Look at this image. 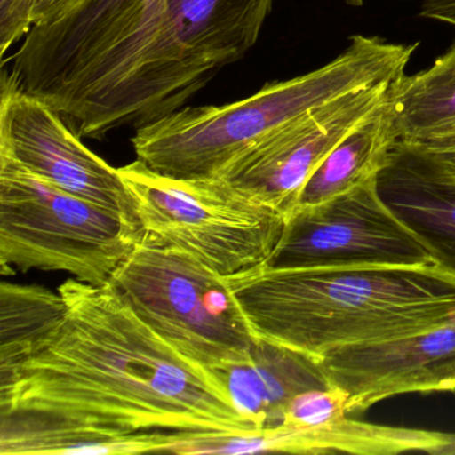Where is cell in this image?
<instances>
[{"instance_id":"6","label":"cell","mask_w":455,"mask_h":455,"mask_svg":"<svg viewBox=\"0 0 455 455\" xmlns=\"http://www.w3.org/2000/svg\"><path fill=\"white\" fill-rule=\"evenodd\" d=\"M143 234L198 259L220 276L265 265L286 215L218 178L169 177L137 159L119 167Z\"/></svg>"},{"instance_id":"21","label":"cell","mask_w":455,"mask_h":455,"mask_svg":"<svg viewBox=\"0 0 455 455\" xmlns=\"http://www.w3.org/2000/svg\"><path fill=\"white\" fill-rule=\"evenodd\" d=\"M90 0H36L33 28L54 25L86 6Z\"/></svg>"},{"instance_id":"22","label":"cell","mask_w":455,"mask_h":455,"mask_svg":"<svg viewBox=\"0 0 455 455\" xmlns=\"http://www.w3.org/2000/svg\"><path fill=\"white\" fill-rule=\"evenodd\" d=\"M420 17L455 28V0H425Z\"/></svg>"},{"instance_id":"11","label":"cell","mask_w":455,"mask_h":455,"mask_svg":"<svg viewBox=\"0 0 455 455\" xmlns=\"http://www.w3.org/2000/svg\"><path fill=\"white\" fill-rule=\"evenodd\" d=\"M62 116L4 73L0 154L74 196L137 218L118 169L87 148Z\"/></svg>"},{"instance_id":"7","label":"cell","mask_w":455,"mask_h":455,"mask_svg":"<svg viewBox=\"0 0 455 455\" xmlns=\"http://www.w3.org/2000/svg\"><path fill=\"white\" fill-rule=\"evenodd\" d=\"M108 283L180 355L206 370L243 363L257 337L222 276L143 234Z\"/></svg>"},{"instance_id":"19","label":"cell","mask_w":455,"mask_h":455,"mask_svg":"<svg viewBox=\"0 0 455 455\" xmlns=\"http://www.w3.org/2000/svg\"><path fill=\"white\" fill-rule=\"evenodd\" d=\"M345 393L339 388H314L298 394L287 407L281 426L289 427L313 428L330 425L346 417Z\"/></svg>"},{"instance_id":"8","label":"cell","mask_w":455,"mask_h":455,"mask_svg":"<svg viewBox=\"0 0 455 455\" xmlns=\"http://www.w3.org/2000/svg\"><path fill=\"white\" fill-rule=\"evenodd\" d=\"M273 0H167L166 20L135 76L119 127H140L182 108L212 74L259 38Z\"/></svg>"},{"instance_id":"15","label":"cell","mask_w":455,"mask_h":455,"mask_svg":"<svg viewBox=\"0 0 455 455\" xmlns=\"http://www.w3.org/2000/svg\"><path fill=\"white\" fill-rule=\"evenodd\" d=\"M212 372L258 430L279 427L298 394L331 387L318 359L259 338L246 362Z\"/></svg>"},{"instance_id":"20","label":"cell","mask_w":455,"mask_h":455,"mask_svg":"<svg viewBox=\"0 0 455 455\" xmlns=\"http://www.w3.org/2000/svg\"><path fill=\"white\" fill-rule=\"evenodd\" d=\"M36 0H0V55L25 38L33 28Z\"/></svg>"},{"instance_id":"12","label":"cell","mask_w":455,"mask_h":455,"mask_svg":"<svg viewBox=\"0 0 455 455\" xmlns=\"http://www.w3.org/2000/svg\"><path fill=\"white\" fill-rule=\"evenodd\" d=\"M316 359L330 386L345 393L347 415L401 394L455 391V319L407 337L330 348Z\"/></svg>"},{"instance_id":"23","label":"cell","mask_w":455,"mask_h":455,"mask_svg":"<svg viewBox=\"0 0 455 455\" xmlns=\"http://www.w3.org/2000/svg\"><path fill=\"white\" fill-rule=\"evenodd\" d=\"M434 153L438 154L442 159H443L444 164L455 172V151H435L433 150Z\"/></svg>"},{"instance_id":"13","label":"cell","mask_w":455,"mask_h":455,"mask_svg":"<svg viewBox=\"0 0 455 455\" xmlns=\"http://www.w3.org/2000/svg\"><path fill=\"white\" fill-rule=\"evenodd\" d=\"M380 198L455 275V172L430 148L399 140L377 178Z\"/></svg>"},{"instance_id":"1","label":"cell","mask_w":455,"mask_h":455,"mask_svg":"<svg viewBox=\"0 0 455 455\" xmlns=\"http://www.w3.org/2000/svg\"><path fill=\"white\" fill-rule=\"evenodd\" d=\"M58 291L62 318L0 366V455L169 452L177 434L258 430L212 370L167 345L110 283L70 278Z\"/></svg>"},{"instance_id":"16","label":"cell","mask_w":455,"mask_h":455,"mask_svg":"<svg viewBox=\"0 0 455 455\" xmlns=\"http://www.w3.org/2000/svg\"><path fill=\"white\" fill-rule=\"evenodd\" d=\"M399 140L401 137L387 95L327 154L303 186L297 207L329 201L377 180Z\"/></svg>"},{"instance_id":"18","label":"cell","mask_w":455,"mask_h":455,"mask_svg":"<svg viewBox=\"0 0 455 455\" xmlns=\"http://www.w3.org/2000/svg\"><path fill=\"white\" fill-rule=\"evenodd\" d=\"M65 310L60 291L34 284H0V366L25 355Z\"/></svg>"},{"instance_id":"10","label":"cell","mask_w":455,"mask_h":455,"mask_svg":"<svg viewBox=\"0 0 455 455\" xmlns=\"http://www.w3.org/2000/svg\"><path fill=\"white\" fill-rule=\"evenodd\" d=\"M391 82L343 95L295 119L234 159L215 178L289 217L316 167L387 98Z\"/></svg>"},{"instance_id":"24","label":"cell","mask_w":455,"mask_h":455,"mask_svg":"<svg viewBox=\"0 0 455 455\" xmlns=\"http://www.w3.org/2000/svg\"><path fill=\"white\" fill-rule=\"evenodd\" d=\"M346 4H350V6L359 7L363 4L364 0H345Z\"/></svg>"},{"instance_id":"17","label":"cell","mask_w":455,"mask_h":455,"mask_svg":"<svg viewBox=\"0 0 455 455\" xmlns=\"http://www.w3.org/2000/svg\"><path fill=\"white\" fill-rule=\"evenodd\" d=\"M401 140L427 148L455 135V42L427 70L402 74L390 84Z\"/></svg>"},{"instance_id":"3","label":"cell","mask_w":455,"mask_h":455,"mask_svg":"<svg viewBox=\"0 0 455 455\" xmlns=\"http://www.w3.org/2000/svg\"><path fill=\"white\" fill-rule=\"evenodd\" d=\"M417 47L378 36H351L347 49L318 70L265 84L230 105L180 108L137 127L135 154L169 177L215 178L234 159L295 119L343 95L398 78Z\"/></svg>"},{"instance_id":"4","label":"cell","mask_w":455,"mask_h":455,"mask_svg":"<svg viewBox=\"0 0 455 455\" xmlns=\"http://www.w3.org/2000/svg\"><path fill=\"white\" fill-rule=\"evenodd\" d=\"M166 10L167 0H90L60 22L31 28L10 76L70 119L79 137L102 140L119 129Z\"/></svg>"},{"instance_id":"9","label":"cell","mask_w":455,"mask_h":455,"mask_svg":"<svg viewBox=\"0 0 455 455\" xmlns=\"http://www.w3.org/2000/svg\"><path fill=\"white\" fill-rule=\"evenodd\" d=\"M434 265L422 242L380 198L377 180L297 207L265 266L274 270Z\"/></svg>"},{"instance_id":"2","label":"cell","mask_w":455,"mask_h":455,"mask_svg":"<svg viewBox=\"0 0 455 455\" xmlns=\"http://www.w3.org/2000/svg\"><path fill=\"white\" fill-rule=\"evenodd\" d=\"M222 278L255 337L314 358L455 319V275L436 265L298 270L260 265Z\"/></svg>"},{"instance_id":"14","label":"cell","mask_w":455,"mask_h":455,"mask_svg":"<svg viewBox=\"0 0 455 455\" xmlns=\"http://www.w3.org/2000/svg\"><path fill=\"white\" fill-rule=\"evenodd\" d=\"M196 450L199 455L255 452L391 455L407 451L455 455V433L374 425L346 415L322 427L279 426L242 435L209 436L199 442Z\"/></svg>"},{"instance_id":"5","label":"cell","mask_w":455,"mask_h":455,"mask_svg":"<svg viewBox=\"0 0 455 455\" xmlns=\"http://www.w3.org/2000/svg\"><path fill=\"white\" fill-rule=\"evenodd\" d=\"M140 220L74 196L0 154V266L103 286L142 238Z\"/></svg>"}]
</instances>
